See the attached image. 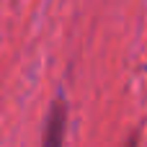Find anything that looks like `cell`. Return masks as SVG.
Masks as SVG:
<instances>
[{
    "instance_id": "2",
    "label": "cell",
    "mask_w": 147,
    "mask_h": 147,
    "mask_svg": "<svg viewBox=\"0 0 147 147\" xmlns=\"http://www.w3.org/2000/svg\"><path fill=\"white\" fill-rule=\"evenodd\" d=\"M137 145V140H132V142H127V147H134Z\"/></svg>"
},
{
    "instance_id": "1",
    "label": "cell",
    "mask_w": 147,
    "mask_h": 147,
    "mask_svg": "<svg viewBox=\"0 0 147 147\" xmlns=\"http://www.w3.org/2000/svg\"><path fill=\"white\" fill-rule=\"evenodd\" d=\"M65 132H67V103L54 101L49 109V116L44 121L41 147H62L65 145Z\"/></svg>"
}]
</instances>
